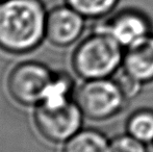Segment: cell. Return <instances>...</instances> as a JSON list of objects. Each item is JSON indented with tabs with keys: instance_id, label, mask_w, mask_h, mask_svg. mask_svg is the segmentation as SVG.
Here are the masks:
<instances>
[{
	"instance_id": "obj_9",
	"label": "cell",
	"mask_w": 153,
	"mask_h": 152,
	"mask_svg": "<svg viewBox=\"0 0 153 152\" xmlns=\"http://www.w3.org/2000/svg\"><path fill=\"white\" fill-rule=\"evenodd\" d=\"M111 140L97 129H80L70 138L62 152H109Z\"/></svg>"
},
{
	"instance_id": "obj_4",
	"label": "cell",
	"mask_w": 153,
	"mask_h": 152,
	"mask_svg": "<svg viewBox=\"0 0 153 152\" xmlns=\"http://www.w3.org/2000/svg\"><path fill=\"white\" fill-rule=\"evenodd\" d=\"M83 114L72 100L65 102H41L34 113L40 133L53 143L67 142L81 129Z\"/></svg>"
},
{
	"instance_id": "obj_8",
	"label": "cell",
	"mask_w": 153,
	"mask_h": 152,
	"mask_svg": "<svg viewBox=\"0 0 153 152\" xmlns=\"http://www.w3.org/2000/svg\"><path fill=\"white\" fill-rule=\"evenodd\" d=\"M121 69L142 85L153 81V33L124 49Z\"/></svg>"
},
{
	"instance_id": "obj_2",
	"label": "cell",
	"mask_w": 153,
	"mask_h": 152,
	"mask_svg": "<svg viewBox=\"0 0 153 152\" xmlns=\"http://www.w3.org/2000/svg\"><path fill=\"white\" fill-rule=\"evenodd\" d=\"M124 48L109 35L94 30L73 52L75 73L85 80L111 78L121 69Z\"/></svg>"
},
{
	"instance_id": "obj_7",
	"label": "cell",
	"mask_w": 153,
	"mask_h": 152,
	"mask_svg": "<svg viewBox=\"0 0 153 152\" xmlns=\"http://www.w3.org/2000/svg\"><path fill=\"white\" fill-rule=\"evenodd\" d=\"M85 26V18L69 5L52 8L47 14L46 37L53 45L67 47L81 37Z\"/></svg>"
},
{
	"instance_id": "obj_12",
	"label": "cell",
	"mask_w": 153,
	"mask_h": 152,
	"mask_svg": "<svg viewBox=\"0 0 153 152\" xmlns=\"http://www.w3.org/2000/svg\"><path fill=\"white\" fill-rule=\"evenodd\" d=\"M109 152H148V150L146 144L125 132L111 139Z\"/></svg>"
},
{
	"instance_id": "obj_13",
	"label": "cell",
	"mask_w": 153,
	"mask_h": 152,
	"mask_svg": "<svg viewBox=\"0 0 153 152\" xmlns=\"http://www.w3.org/2000/svg\"><path fill=\"white\" fill-rule=\"evenodd\" d=\"M115 75L116 77L113 76L114 79L117 81V83L119 85L120 89L122 90L123 94H124L127 100L135 97L141 92L143 85L137 81L135 79H133L131 76H129L128 74H126L122 69H120Z\"/></svg>"
},
{
	"instance_id": "obj_10",
	"label": "cell",
	"mask_w": 153,
	"mask_h": 152,
	"mask_svg": "<svg viewBox=\"0 0 153 152\" xmlns=\"http://www.w3.org/2000/svg\"><path fill=\"white\" fill-rule=\"evenodd\" d=\"M126 133L144 144H153V110L140 108L126 120Z\"/></svg>"
},
{
	"instance_id": "obj_6",
	"label": "cell",
	"mask_w": 153,
	"mask_h": 152,
	"mask_svg": "<svg viewBox=\"0 0 153 152\" xmlns=\"http://www.w3.org/2000/svg\"><path fill=\"white\" fill-rule=\"evenodd\" d=\"M95 30L109 35L126 49L152 35L153 23L144 10L128 6L101 19Z\"/></svg>"
},
{
	"instance_id": "obj_3",
	"label": "cell",
	"mask_w": 153,
	"mask_h": 152,
	"mask_svg": "<svg viewBox=\"0 0 153 152\" xmlns=\"http://www.w3.org/2000/svg\"><path fill=\"white\" fill-rule=\"evenodd\" d=\"M74 101L85 117L105 121L121 113L127 99L117 81L111 77L85 80L75 92Z\"/></svg>"
},
{
	"instance_id": "obj_5",
	"label": "cell",
	"mask_w": 153,
	"mask_h": 152,
	"mask_svg": "<svg viewBox=\"0 0 153 152\" xmlns=\"http://www.w3.org/2000/svg\"><path fill=\"white\" fill-rule=\"evenodd\" d=\"M54 76L44 64L23 62L7 77L8 93L22 105H36L45 99Z\"/></svg>"
},
{
	"instance_id": "obj_11",
	"label": "cell",
	"mask_w": 153,
	"mask_h": 152,
	"mask_svg": "<svg viewBox=\"0 0 153 152\" xmlns=\"http://www.w3.org/2000/svg\"><path fill=\"white\" fill-rule=\"evenodd\" d=\"M120 0H66V4L85 19L101 20L115 12Z\"/></svg>"
},
{
	"instance_id": "obj_1",
	"label": "cell",
	"mask_w": 153,
	"mask_h": 152,
	"mask_svg": "<svg viewBox=\"0 0 153 152\" xmlns=\"http://www.w3.org/2000/svg\"><path fill=\"white\" fill-rule=\"evenodd\" d=\"M47 14L41 0H0V48L22 54L46 35Z\"/></svg>"
}]
</instances>
